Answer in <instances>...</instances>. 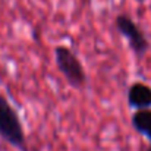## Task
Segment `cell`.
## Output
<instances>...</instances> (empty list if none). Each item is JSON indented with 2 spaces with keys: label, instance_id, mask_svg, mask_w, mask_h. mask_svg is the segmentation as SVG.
Masks as SVG:
<instances>
[{
  "label": "cell",
  "instance_id": "3957f363",
  "mask_svg": "<svg viewBox=\"0 0 151 151\" xmlns=\"http://www.w3.org/2000/svg\"><path fill=\"white\" fill-rule=\"evenodd\" d=\"M114 27L119 31V34L128 41L131 50L138 59H142L150 51V41L147 40L144 31L139 28V25L128 15L122 13L117 15L114 19Z\"/></svg>",
  "mask_w": 151,
  "mask_h": 151
},
{
  "label": "cell",
  "instance_id": "6da1fadb",
  "mask_svg": "<svg viewBox=\"0 0 151 151\" xmlns=\"http://www.w3.org/2000/svg\"><path fill=\"white\" fill-rule=\"evenodd\" d=\"M0 138L19 151H28L24 125L9 100L0 94Z\"/></svg>",
  "mask_w": 151,
  "mask_h": 151
},
{
  "label": "cell",
  "instance_id": "5b68a950",
  "mask_svg": "<svg viewBox=\"0 0 151 151\" xmlns=\"http://www.w3.org/2000/svg\"><path fill=\"white\" fill-rule=\"evenodd\" d=\"M134 129L151 141V109L145 110H135V113L131 117Z\"/></svg>",
  "mask_w": 151,
  "mask_h": 151
},
{
  "label": "cell",
  "instance_id": "277c9868",
  "mask_svg": "<svg viewBox=\"0 0 151 151\" xmlns=\"http://www.w3.org/2000/svg\"><path fill=\"white\" fill-rule=\"evenodd\" d=\"M126 100L129 107H134L135 110H145L151 109V87L137 81L128 88Z\"/></svg>",
  "mask_w": 151,
  "mask_h": 151
},
{
  "label": "cell",
  "instance_id": "8992f818",
  "mask_svg": "<svg viewBox=\"0 0 151 151\" xmlns=\"http://www.w3.org/2000/svg\"><path fill=\"white\" fill-rule=\"evenodd\" d=\"M147 151H151V141H150V147H148V150Z\"/></svg>",
  "mask_w": 151,
  "mask_h": 151
},
{
  "label": "cell",
  "instance_id": "7a4b0ae2",
  "mask_svg": "<svg viewBox=\"0 0 151 151\" xmlns=\"http://www.w3.org/2000/svg\"><path fill=\"white\" fill-rule=\"evenodd\" d=\"M54 62L60 73L72 88L82 90L87 85V73L84 65L68 46L59 44L54 47Z\"/></svg>",
  "mask_w": 151,
  "mask_h": 151
}]
</instances>
